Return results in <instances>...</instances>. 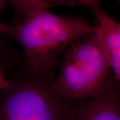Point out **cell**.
I'll use <instances>...</instances> for the list:
<instances>
[{
    "mask_svg": "<svg viewBox=\"0 0 120 120\" xmlns=\"http://www.w3.org/2000/svg\"><path fill=\"white\" fill-rule=\"evenodd\" d=\"M16 23L4 24L1 33L15 39L23 49L26 73L53 75L58 58L72 43L95 31L81 17L62 16L48 10L55 1H10Z\"/></svg>",
    "mask_w": 120,
    "mask_h": 120,
    "instance_id": "6da1fadb",
    "label": "cell"
},
{
    "mask_svg": "<svg viewBox=\"0 0 120 120\" xmlns=\"http://www.w3.org/2000/svg\"><path fill=\"white\" fill-rule=\"evenodd\" d=\"M53 75L26 73L0 90V120H72L77 101L61 95Z\"/></svg>",
    "mask_w": 120,
    "mask_h": 120,
    "instance_id": "7a4b0ae2",
    "label": "cell"
},
{
    "mask_svg": "<svg viewBox=\"0 0 120 120\" xmlns=\"http://www.w3.org/2000/svg\"><path fill=\"white\" fill-rule=\"evenodd\" d=\"M95 31L70 45L62 53L53 86L61 95L79 101L95 97L112 71Z\"/></svg>",
    "mask_w": 120,
    "mask_h": 120,
    "instance_id": "3957f363",
    "label": "cell"
},
{
    "mask_svg": "<svg viewBox=\"0 0 120 120\" xmlns=\"http://www.w3.org/2000/svg\"><path fill=\"white\" fill-rule=\"evenodd\" d=\"M77 5L86 7L94 15L95 31L120 88V22L109 17L94 0H79Z\"/></svg>",
    "mask_w": 120,
    "mask_h": 120,
    "instance_id": "277c9868",
    "label": "cell"
},
{
    "mask_svg": "<svg viewBox=\"0 0 120 120\" xmlns=\"http://www.w3.org/2000/svg\"><path fill=\"white\" fill-rule=\"evenodd\" d=\"M72 120H120V88L112 72L98 95L77 101Z\"/></svg>",
    "mask_w": 120,
    "mask_h": 120,
    "instance_id": "5b68a950",
    "label": "cell"
},
{
    "mask_svg": "<svg viewBox=\"0 0 120 120\" xmlns=\"http://www.w3.org/2000/svg\"><path fill=\"white\" fill-rule=\"evenodd\" d=\"M8 83L9 81L5 80L0 72V90H4V88H5L8 86Z\"/></svg>",
    "mask_w": 120,
    "mask_h": 120,
    "instance_id": "8992f818",
    "label": "cell"
},
{
    "mask_svg": "<svg viewBox=\"0 0 120 120\" xmlns=\"http://www.w3.org/2000/svg\"><path fill=\"white\" fill-rule=\"evenodd\" d=\"M9 3V1H2V0H0V15H1V11L3 10V9L6 6V5ZM4 25V23H2L1 22V19H0V33H1V27L2 26Z\"/></svg>",
    "mask_w": 120,
    "mask_h": 120,
    "instance_id": "52a82bcc",
    "label": "cell"
},
{
    "mask_svg": "<svg viewBox=\"0 0 120 120\" xmlns=\"http://www.w3.org/2000/svg\"><path fill=\"white\" fill-rule=\"evenodd\" d=\"M118 2H119V4H120V1H118Z\"/></svg>",
    "mask_w": 120,
    "mask_h": 120,
    "instance_id": "ba28073f",
    "label": "cell"
}]
</instances>
